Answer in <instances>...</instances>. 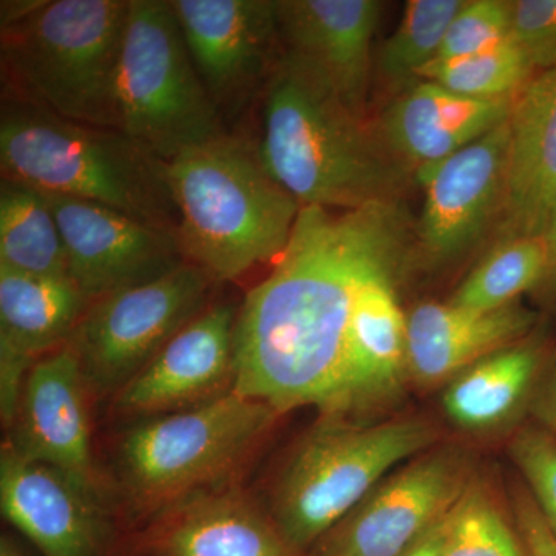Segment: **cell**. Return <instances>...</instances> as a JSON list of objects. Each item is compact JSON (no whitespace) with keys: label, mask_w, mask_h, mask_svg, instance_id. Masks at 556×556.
Here are the masks:
<instances>
[{"label":"cell","mask_w":556,"mask_h":556,"mask_svg":"<svg viewBox=\"0 0 556 556\" xmlns=\"http://www.w3.org/2000/svg\"><path fill=\"white\" fill-rule=\"evenodd\" d=\"M0 167L2 178L115 208L178 240L166 163L123 131L73 123L27 100L3 102Z\"/></svg>","instance_id":"obj_4"},{"label":"cell","mask_w":556,"mask_h":556,"mask_svg":"<svg viewBox=\"0 0 556 556\" xmlns=\"http://www.w3.org/2000/svg\"><path fill=\"white\" fill-rule=\"evenodd\" d=\"M276 416L268 405L230 390L139 424L121 445L124 477L142 503H169L229 473Z\"/></svg>","instance_id":"obj_8"},{"label":"cell","mask_w":556,"mask_h":556,"mask_svg":"<svg viewBox=\"0 0 556 556\" xmlns=\"http://www.w3.org/2000/svg\"><path fill=\"white\" fill-rule=\"evenodd\" d=\"M239 311L232 302L208 303L119 391V408L167 412L206 397L228 379L233 383Z\"/></svg>","instance_id":"obj_17"},{"label":"cell","mask_w":556,"mask_h":556,"mask_svg":"<svg viewBox=\"0 0 556 556\" xmlns=\"http://www.w3.org/2000/svg\"><path fill=\"white\" fill-rule=\"evenodd\" d=\"M42 0H3L0 7V24L2 28L10 27L38 9Z\"/></svg>","instance_id":"obj_37"},{"label":"cell","mask_w":556,"mask_h":556,"mask_svg":"<svg viewBox=\"0 0 556 556\" xmlns=\"http://www.w3.org/2000/svg\"><path fill=\"white\" fill-rule=\"evenodd\" d=\"M437 437L420 419L325 424L302 442L285 468L274 493V525L300 555L311 551L391 468L431 447Z\"/></svg>","instance_id":"obj_7"},{"label":"cell","mask_w":556,"mask_h":556,"mask_svg":"<svg viewBox=\"0 0 556 556\" xmlns=\"http://www.w3.org/2000/svg\"><path fill=\"white\" fill-rule=\"evenodd\" d=\"M441 556H532L489 492L468 484L445 517Z\"/></svg>","instance_id":"obj_29"},{"label":"cell","mask_w":556,"mask_h":556,"mask_svg":"<svg viewBox=\"0 0 556 556\" xmlns=\"http://www.w3.org/2000/svg\"><path fill=\"white\" fill-rule=\"evenodd\" d=\"M0 268L38 277H68L56 217L40 190L0 181Z\"/></svg>","instance_id":"obj_25"},{"label":"cell","mask_w":556,"mask_h":556,"mask_svg":"<svg viewBox=\"0 0 556 556\" xmlns=\"http://www.w3.org/2000/svg\"><path fill=\"white\" fill-rule=\"evenodd\" d=\"M447 517V515H445ZM445 517L419 538L413 546L399 556H441L444 540Z\"/></svg>","instance_id":"obj_35"},{"label":"cell","mask_w":556,"mask_h":556,"mask_svg":"<svg viewBox=\"0 0 556 556\" xmlns=\"http://www.w3.org/2000/svg\"><path fill=\"white\" fill-rule=\"evenodd\" d=\"M515 100H475L419 80L393 101L380 137L394 159L420 169L478 141L510 118Z\"/></svg>","instance_id":"obj_21"},{"label":"cell","mask_w":556,"mask_h":556,"mask_svg":"<svg viewBox=\"0 0 556 556\" xmlns=\"http://www.w3.org/2000/svg\"><path fill=\"white\" fill-rule=\"evenodd\" d=\"M170 3L193 67L229 130L260 101L283 58L274 0Z\"/></svg>","instance_id":"obj_10"},{"label":"cell","mask_w":556,"mask_h":556,"mask_svg":"<svg viewBox=\"0 0 556 556\" xmlns=\"http://www.w3.org/2000/svg\"><path fill=\"white\" fill-rule=\"evenodd\" d=\"M0 556H25L16 541L10 536H2L0 540Z\"/></svg>","instance_id":"obj_38"},{"label":"cell","mask_w":556,"mask_h":556,"mask_svg":"<svg viewBox=\"0 0 556 556\" xmlns=\"http://www.w3.org/2000/svg\"><path fill=\"white\" fill-rule=\"evenodd\" d=\"M466 463L452 450L417 457L325 533L308 556H399L466 492Z\"/></svg>","instance_id":"obj_11"},{"label":"cell","mask_w":556,"mask_h":556,"mask_svg":"<svg viewBox=\"0 0 556 556\" xmlns=\"http://www.w3.org/2000/svg\"><path fill=\"white\" fill-rule=\"evenodd\" d=\"M0 506L43 556L104 555L108 526L93 486L17 455L9 442L0 455Z\"/></svg>","instance_id":"obj_15"},{"label":"cell","mask_w":556,"mask_h":556,"mask_svg":"<svg viewBox=\"0 0 556 556\" xmlns=\"http://www.w3.org/2000/svg\"><path fill=\"white\" fill-rule=\"evenodd\" d=\"M90 302L68 277L0 268V343L33 358L68 343Z\"/></svg>","instance_id":"obj_24"},{"label":"cell","mask_w":556,"mask_h":556,"mask_svg":"<svg viewBox=\"0 0 556 556\" xmlns=\"http://www.w3.org/2000/svg\"><path fill=\"white\" fill-rule=\"evenodd\" d=\"M153 556H302L236 493L199 496L175 508L149 538Z\"/></svg>","instance_id":"obj_22"},{"label":"cell","mask_w":556,"mask_h":556,"mask_svg":"<svg viewBox=\"0 0 556 556\" xmlns=\"http://www.w3.org/2000/svg\"><path fill=\"white\" fill-rule=\"evenodd\" d=\"M214 280L185 263L166 276L94 300L70 338L86 382L123 390L211 303Z\"/></svg>","instance_id":"obj_9"},{"label":"cell","mask_w":556,"mask_h":556,"mask_svg":"<svg viewBox=\"0 0 556 556\" xmlns=\"http://www.w3.org/2000/svg\"><path fill=\"white\" fill-rule=\"evenodd\" d=\"M43 195L60 225L68 278L90 303L188 263L169 232L90 201Z\"/></svg>","instance_id":"obj_12"},{"label":"cell","mask_w":556,"mask_h":556,"mask_svg":"<svg viewBox=\"0 0 556 556\" xmlns=\"http://www.w3.org/2000/svg\"><path fill=\"white\" fill-rule=\"evenodd\" d=\"M285 60L364 116L371 49L382 3L376 0H274Z\"/></svg>","instance_id":"obj_14"},{"label":"cell","mask_w":556,"mask_h":556,"mask_svg":"<svg viewBox=\"0 0 556 556\" xmlns=\"http://www.w3.org/2000/svg\"><path fill=\"white\" fill-rule=\"evenodd\" d=\"M544 336H530L471 365L447 388L444 408L457 426H496L530 396L547 367Z\"/></svg>","instance_id":"obj_23"},{"label":"cell","mask_w":556,"mask_h":556,"mask_svg":"<svg viewBox=\"0 0 556 556\" xmlns=\"http://www.w3.org/2000/svg\"><path fill=\"white\" fill-rule=\"evenodd\" d=\"M510 38L533 72L556 65V0L510 2Z\"/></svg>","instance_id":"obj_32"},{"label":"cell","mask_w":556,"mask_h":556,"mask_svg":"<svg viewBox=\"0 0 556 556\" xmlns=\"http://www.w3.org/2000/svg\"><path fill=\"white\" fill-rule=\"evenodd\" d=\"M540 317L515 302L475 311L452 303H424L407 316L408 371L431 383L459 375L482 358L532 336Z\"/></svg>","instance_id":"obj_20"},{"label":"cell","mask_w":556,"mask_h":556,"mask_svg":"<svg viewBox=\"0 0 556 556\" xmlns=\"http://www.w3.org/2000/svg\"><path fill=\"white\" fill-rule=\"evenodd\" d=\"M510 453L556 536V437L544 428L527 427L515 437Z\"/></svg>","instance_id":"obj_31"},{"label":"cell","mask_w":556,"mask_h":556,"mask_svg":"<svg viewBox=\"0 0 556 556\" xmlns=\"http://www.w3.org/2000/svg\"><path fill=\"white\" fill-rule=\"evenodd\" d=\"M510 138L508 118L448 159L416 170L426 193L417 239L427 257H457L503 214Z\"/></svg>","instance_id":"obj_13"},{"label":"cell","mask_w":556,"mask_h":556,"mask_svg":"<svg viewBox=\"0 0 556 556\" xmlns=\"http://www.w3.org/2000/svg\"><path fill=\"white\" fill-rule=\"evenodd\" d=\"M464 0H409L396 31L380 50V73L393 84L419 79L420 70L437 60Z\"/></svg>","instance_id":"obj_28"},{"label":"cell","mask_w":556,"mask_h":556,"mask_svg":"<svg viewBox=\"0 0 556 556\" xmlns=\"http://www.w3.org/2000/svg\"><path fill=\"white\" fill-rule=\"evenodd\" d=\"M166 177L182 255L214 280H236L288 247L302 206L240 135L182 153Z\"/></svg>","instance_id":"obj_3"},{"label":"cell","mask_w":556,"mask_h":556,"mask_svg":"<svg viewBox=\"0 0 556 556\" xmlns=\"http://www.w3.org/2000/svg\"><path fill=\"white\" fill-rule=\"evenodd\" d=\"M515 517L522 540L532 556H556V536L538 508L529 490L517 493Z\"/></svg>","instance_id":"obj_33"},{"label":"cell","mask_w":556,"mask_h":556,"mask_svg":"<svg viewBox=\"0 0 556 556\" xmlns=\"http://www.w3.org/2000/svg\"><path fill=\"white\" fill-rule=\"evenodd\" d=\"M533 75L525 53L510 39L470 56L434 60L420 70L419 79L475 100H515Z\"/></svg>","instance_id":"obj_27"},{"label":"cell","mask_w":556,"mask_h":556,"mask_svg":"<svg viewBox=\"0 0 556 556\" xmlns=\"http://www.w3.org/2000/svg\"><path fill=\"white\" fill-rule=\"evenodd\" d=\"M532 413L541 428L556 437V362L544 369L533 391Z\"/></svg>","instance_id":"obj_34"},{"label":"cell","mask_w":556,"mask_h":556,"mask_svg":"<svg viewBox=\"0 0 556 556\" xmlns=\"http://www.w3.org/2000/svg\"><path fill=\"white\" fill-rule=\"evenodd\" d=\"M130 0H42L2 28V61L24 100L118 130V72Z\"/></svg>","instance_id":"obj_5"},{"label":"cell","mask_w":556,"mask_h":556,"mask_svg":"<svg viewBox=\"0 0 556 556\" xmlns=\"http://www.w3.org/2000/svg\"><path fill=\"white\" fill-rule=\"evenodd\" d=\"M84 386L70 343L39 358L25 380L13 437L7 442L17 455L60 468L94 489Z\"/></svg>","instance_id":"obj_16"},{"label":"cell","mask_w":556,"mask_h":556,"mask_svg":"<svg viewBox=\"0 0 556 556\" xmlns=\"http://www.w3.org/2000/svg\"><path fill=\"white\" fill-rule=\"evenodd\" d=\"M396 200L353 211L306 206L273 273L240 305L232 391L277 415H334L358 292L405 270L412 230Z\"/></svg>","instance_id":"obj_1"},{"label":"cell","mask_w":556,"mask_h":556,"mask_svg":"<svg viewBox=\"0 0 556 556\" xmlns=\"http://www.w3.org/2000/svg\"><path fill=\"white\" fill-rule=\"evenodd\" d=\"M510 39V2L466 0L450 24L437 60L470 56Z\"/></svg>","instance_id":"obj_30"},{"label":"cell","mask_w":556,"mask_h":556,"mask_svg":"<svg viewBox=\"0 0 556 556\" xmlns=\"http://www.w3.org/2000/svg\"><path fill=\"white\" fill-rule=\"evenodd\" d=\"M404 270L364 285L354 306L334 415L378 408L402 391L408 371L407 316L396 285Z\"/></svg>","instance_id":"obj_19"},{"label":"cell","mask_w":556,"mask_h":556,"mask_svg":"<svg viewBox=\"0 0 556 556\" xmlns=\"http://www.w3.org/2000/svg\"><path fill=\"white\" fill-rule=\"evenodd\" d=\"M543 237L548 249V270L546 281L541 289L546 292L548 298L556 299V206L548 218Z\"/></svg>","instance_id":"obj_36"},{"label":"cell","mask_w":556,"mask_h":556,"mask_svg":"<svg viewBox=\"0 0 556 556\" xmlns=\"http://www.w3.org/2000/svg\"><path fill=\"white\" fill-rule=\"evenodd\" d=\"M254 149L300 206L353 211L396 200L402 163L308 73L281 58L260 98Z\"/></svg>","instance_id":"obj_2"},{"label":"cell","mask_w":556,"mask_h":556,"mask_svg":"<svg viewBox=\"0 0 556 556\" xmlns=\"http://www.w3.org/2000/svg\"><path fill=\"white\" fill-rule=\"evenodd\" d=\"M118 130L163 163L230 135L193 67L170 0H130Z\"/></svg>","instance_id":"obj_6"},{"label":"cell","mask_w":556,"mask_h":556,"mask_svg":"<svg viewBox=\"0 0 556 556\" xmlns=\"http://www.w3.org/2000/svg\"><path fill=\"white\" fill-rule=\"evenodd\" d=\"M503 240L543 237L556 206V65L535 73L510 113Z\"/></svg>","instance_id":"obj_18"},{"label":"cell","mask_w":556,"mask_h":556,"mask_svg":"<svg viewBox=\"0 0 556 556\" xmlns=\"http://www.w3.org/2000/svg\"><path fill=\"white\" fill-rule=\"evenodd\" d=\"M548 270L544 237L503 240L456 289L450 303L460 308L493 311L541 289Z\"/></svg>","instance_id":"obj_26"}]
</instances>
